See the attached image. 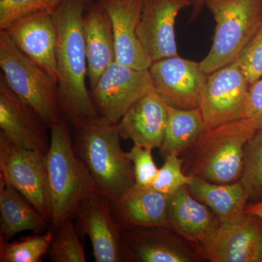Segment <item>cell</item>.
<instances>
[{"label":"cell","instance_id":"1","mask_svg":"<svg viewBox=\"0 0 262 262\" xmlns=\"http://www.w3.org/2000/svg\"><path fill=\"white\" fill-rule=\"evenodd\" d=\"M86 6V0H62L53 12L60 106L62 117L74 127L98 117L86 84L88 60L82 31Z\"/></svg>","mask_w":262,"mask_h":262},{"label":"cell","instance_id":"2","mask_svg":"<svg viewBox=\"0 0 262 262\" xmlns=\"http://www.w3.org/2000/svg\"><path fill=\"white\" fill-rule=\"evenodd\" d=\"M50 146L46 155L51 218L53 229L73 220L76 210L86 198L98 192L89 169L77 155L64 119L50 127Z\"/></svg>","mask_w":262,"mask_h":262},{"label":"cell","instance_id":"3","mask_svg":"<svg viewBox=\"0 0 262 262\" xmlns=\"http://www.w3.org/2000/svg\"><path fill=\"white\" fill-rule=\"evenodd\" d=\"M75 130L74 146L98 192L116 203L135 185L132 164L120 144L118 125L98 117Z\"/></svg>","mask_w":262,"mask_h":262},{"label":"cell","instance_id":"4","mask_svg":"<svg viewBox=\"0 0 262 262\" xmlns=\"http://www.w3.org/2000/svg\"><path fill=\"white\" fill-rule=\"evenodd\" d=\"M256 130L252 122L242 118L203 131L189 149L187 175L217 184L237 182L246 144Z\"/></svg>","mask_w":262,"mask_h":262},{"label":"cell","instance_id":"5","mask_svg":"<svg viewBox=\"0 0 262 262\" xmlns=\"http://www.w3.org/2000/svg\"><path fill=\"white\" fill-rule=\"evenodd\" d=\"M0 67L10 89L48 127L61 120L58 82L0 31Z\"/></svg>","mask_w":262,"mask_h":262},{"label":"cell","instance_id":"6","mask_svg":"<svg viewBox=\"0 0 262 262\" xmlns=\"http://www.w3.org/2000/svg\"><path fill=\"white\" fill-rule=\"evenodd\" d=\"M215 21L210 51L201 63L209 75L235 61L262 26V0H206Z\"/></svg>","mask_w":262,"mask_h":262},{"label":"cell","instance_id":"7","mask_svg":"<svg viewBox=\"0 0 262 262\" xmlns=\"http://www.w3.org/2000/svg\"><path fill=\"white\" fill-rule=\"evenodd\" d=\"M0 177L50 222L46 155L18 145L0 134Z\"/></svg>","mask_w":262,"mask_h":262},{"label":"cell","instance_id":"8","mask_svg":"<svg viewBox=\"0 0 262 262\" xmlns=\"http://www.w3.org/2000/svg\"><path fill=\"white\" fill-rule=\"evenodd\" d=\"M155 90L149 70H136L115 61L90 91L98 116L118 124L133 104Z\"/></svg>","mask_w":262,"mask_h":262},{"label":"cell","instance_id":"9","mask_svg":"<svg viewBox=\"0 0 262 262\" xmlns=\"http://www.w3.org/2000/svg\"><path fill=\"white\" fill-rule=\"evenodd\" d=\"M249 86L235 61L209 74L199 106L205 130L244 118Z\"/></svg>","mask_w":262,"mask_h":262},{"label":"cell","instance_id":"10","mask_svg":"<svg viewBox=\"0 0 262 262\" xmlns=\"http://www.w3.org/2000/svg\"><path fill=\"white\" fill-rule=\"evenodd\" d=\"M156 92L172 107L199 108L208 75L201 63L179 56L153 62L149 69Z\"/></svg>","mask_w":262,"mask_h":262},{"label":"cell","instance_id":"11","mask_svg":"<svg viewBox=\"0 0 262 262\" xmlns=\"http://www.w3.org/2000/svg\"><path fill=\"white\" fill-rule=\"evenodd\" d=\"M261 235L262 219L245 213L220 222L200 246L212 262H259Z\"/></svg>","mask_w":262,"mask_h":262},{"label":"cell","instance_id":"12","mask_svg":"<svg viewBox=\"0 0 262 262\" xmlns=\"http://www.w3.org/2000/svg\"><path fill=\"white\" fill-rule=\"evenodd\" d=\"M73 219L78 232L89 237L95 261H123L121 227L107 198L98 192L89 196L79 205Z\"/></svg>","mask_w":262,"mask_h":262},{"label":"cell","instance_id":"13","mask_svg":"<svg viewBox=\"0 0 262 262\" xmlns=\"http://www.w3.org/2000/svg\"><path fill=\"white\" fill-rule=\"evenodd\" d=\"M192 5L193 0H143L137 35L152 62L179 56L176 19L181 10Z\"/></svg>","mask_w":262,"mask_h":262},{"label":"cell","instance_id":"14","mask_svg":"<svg viewBox=\"0 0 262 262\" xmlns=\"http://www.w3.org/2000/svg\"><path fill=\"white\" fill-rule=\"evenodd\" d=\"M46 127L41 117L10 89L1 74L0 134L18 145L46 155L50 146Z\"/></svg>","mask_w":262,"mask_h":262},{"label":"cell","instance_id":"15","mask_svg":"<svg viewBox=\"0 0 262 262\" xmlns=\"http://www.w3.org/2000/svg\"><path fill=\"white\" fill-rule=\"evenodd\" d=\"M113 25L116 61L139 70H149L152 61L137 35L143 0H97Z\"/></svg>","mask_w":262,"mask_h":262},{"label":"cell","instance_id":"16","mask_svg":"<svg viewBox=\"0 0 262 262\" xmlns=\"http://www.w3.org/2000/svg\"><path fill=\"white\" fill-rule=\"evenodd\" d=\"M4 31L20 51L47 71L58 82L57 32L53 13L29 15Z\"/></svg>","mask_w":262,"mask_h":262},{"label":"cell","instance_id":"17","mask_svg":"<svg viewBox=\"0 0 262 262\" xmlns=\"http://www.w3.org/2000/svg\"><path fill=\"white\" fill-rule=\"evenodd\" d=\"M168 121V104L156 91L130 106L118 122L120 137L134 144L160 149Z\"/></svg>","mask_w":262,"mask_h":262},{"label":"cell","instance_id":"18","mask_svg":"<svg viewBox=\"0 0 262 262\" xmlns=\"http://www.w3.org/2000/svg\"><path fill=\"white\" fill-rule=\"evenodd\" d=\"M121 227L123 261L189 262L192 253L179 246L163 227Z\"/></svg>","mask_w":262,"mask_h":262},{"label":"cell","instance_id":"19","mask_svg":"<svg viewBox=\"0 0 262 262\" xmlns=\"http://www.w3.org/2000/svg\"><path fill=\"white\" fill-rule=\"evenodd\" d=\"M112 207L120 227L170 228V195L151 187L134 185Z\"/></svg>","mask_w":262,"mask_h":262},{"label":"cell","instance_id":"20","mask_svg":"<svg viewBox=\"0 0 262 262\" xmlns=\"http://www.w3.org/2000/svg\"><path fill=\"white\" fill-rule=\"evenodd\" d=\"M82 31L88 60V78L91 89L103 72L116 61L113 25L106 10L98 3L86 6Z\"/></svg>","mask_w":262,"mask_h":262},{"label":"cell","instance_id":"21","mask_svg":"<svg viewBox=\"0 0 262 262\" xmlns=\"http://www.w3.org/2000/svg\"><path fill=\"white\" fill-rule=\"evenodd\" d=\"M169 216L171 228L199 246L220 224L211 210L191 194L187 185L170 194Z\"/></svg>","mask_w":262,"mask_h":262},{"label":"cell","instance_id":"22","mask_svg":"<svg viewBox=\"0 0 262 262\" xmlns=\"http://www.w3.org/2000/svg\"><path fill=\"white\" fill-rule=\"evenodd\" d=\"M13 186L0 177V241H10L19 232L42 233L48 222Z\"/></svg>","mask_w":262,"mask_h":262},{"label":"cell","instance_id":"23","mask_svg":"<svg viewBox=\"0 0 262 262\" xmlns=\"http://www.w3.org/2000/svg\"><path fill=\"white\" fill-rule=\"evenodd\" d=\"M187 187L191 194L206 205L220 222L245 214L248 198L241 180L229 184H217L192 177Z\"/></svg>","mask_w":262,"mask_h":262},{"label":"cell","instance_id":"24","mask_svg":"<svg viewBox=\"0 0 262 262\" xmlns=\"http://www.w3.org/2000/svg\"><path fill=\"white\" fill-rule=\"evenodd\" d=\"M204 130L201 108L181 110L168 105V121L160 152L165 157L179 155L189 149Z\"/></svg>","mask_w":262,"mask_h":262},{"label":"cell","instance_id":"25","mask_svg":"<svg viewBox=\"0 0 262 262\" xmlns=\"http://www.w3.org/2000/svg\"><path fill=\"white\" fill-rule=\"evenodd\" d=\"M53 234V231L48 230L13 242L0 241V261H42L43 256L47 254Z\"/></svg>","mask_w":262,"mask_h":262},{"label":"cell","instance_id":"26","mask_svg":"<svg viewBox=\"0 0 262 262\" xmlns=\"http://www.w3.org/2000/svg\"><path fill=\"white\" fill-rule=\"evenodd\" d=\"M241 182L248 201H262V129L256 130L245 149Z\"/></svg>","mask_w":262,"mask_h":262},{"label":"cell","instance_id":"27","mask_svg":"<svg viewBox=\"0 0 262 262\" xmlns=\"http://www.w3.org/2000/svg\"><path fill=\"white\" fill-rule=\"evenodd\" d=\"M72 220H68L55 229L47 253L53 262H86L84 245Z\"/></svg>","mask_w":262,"mask_h":262},{"label":"cell","instance_id":"28","mask_svg":"<svg viewBox=\"0 0 262 262\" xmlns=\"http://www.w3.org/2000/svg\"><path fill=\"white\" fill-rule=\"evenodd\" d=\"M62 0H0V31L29 15L53 13Z\"/></svg>","mask_w":262,"mask_h":262},{"label":"cell","instance_id":"29","mask_svg":"<svg viewBox=\"0 0 262 262\" xmlns=\"http://www.w3.org/2000/svg\"><path fill=\"white\" fill-rule=\"evenodd\" d=\"M184 160L179 155L171 154L165 157L163 166L158 169V174L151 187L163 194H170L179 190L190 182L191 176L183 172Z\"/></svg>","mask_w":262,"mask_h":262},{"label":"cell","instance_id":"30","mask_svg":"<svg viewBox=\"0 0 262 262\" xmlns=\"http://www.w3.org/2000/svg\"><path fill=\"white\" fill-rule=\"evenodd\" d=\"M152 149L134 144L126 152L132 164L135 185L139 187H151L156 178L158 168L151 154Z\"/></svg>","mask_w":262,"mask_h":262},{"label":"cell","instance_id":"31","mask_svg":"<svg viewBox=\"0 0 262 262\" xmlns=\"http://www.w3.org/2000/svg\"><path fill=\"white\" fill-rule=\"evenodd\" d=\"M249 84L262 77V26L235 61Z\"/></svg>","mask_w":262,"mask_h":262},{"label":"cell","instance_id":"32","mask_svg":"<svg viewBox=\"0 0 262 262\" xmlns=\"http://www.w3.org/2000/svg\"><path fill=\"white\" fill-rule=\"evenodd\" d=\"M244 118L252 122L256 130L262 129V77L250 84Z\"/></svg>","mask_w":262,"mask_h":262},{"label":"cell","instance_id":"33","mask_svg":"<svg viewBox=\"0 0 262 262\" xmlns=\"http://www.w3.org/2000/svg\"><path fill=\"white\" fill-rule=\"evenodd\" d=\"M245 213L248 215H256L262 219V201L253 203L246 206Z\"/></svg>","mask_w":262,"mask_h":262},{"label":"cell","instance_id":"34","mask_svg":"<svg viewBox=\"0 0 262 262\" xmlns=\"http://www.w3.org/2000/svg\"><path fill=\"white\" fill-rule=\"evenodd\" d=\"M206 0H193L192 18H195L200 14L203 7L205 6Z\"/></svg>","mask_w":262,"mask_h":262},{"label":"cell","instance_id":"35","mask_svg":"<svg viewBox=\"0 0 262 262\" xmlns=\"http://www.w3.org/2000/svg\"><path fill=\"white\" fill-rule=\"evenodd\" d=\"M259 262H262V235H261V247H260Z\"/></svg>","mask_w":262,"mask_h":262}]
</instances>
